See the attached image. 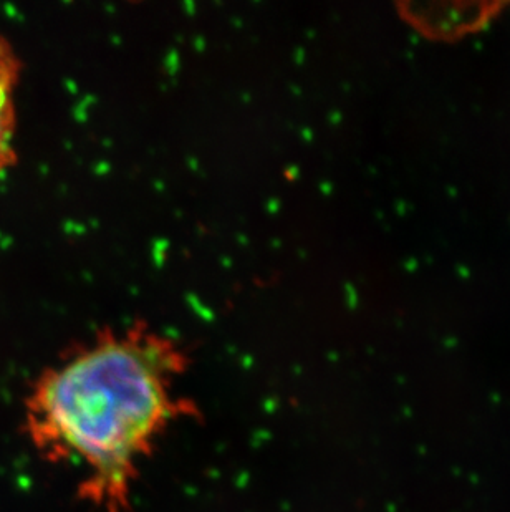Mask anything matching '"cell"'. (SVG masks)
Segmentation results:
<instances>
[{
    "label": "cell",
    "mask_w": 510,
    "mask_h": 512,
    "mask_svg": "<svg viewBox=\"0 0 510 512\" xmlns=\"http://www.w3.org/2000/svg\"><path fill=\"white\" fill-rule=\"evenodd\" d=\"M183 347L146 327L106 330L40 373L24 428L45 461L82 469L77 493L100 512H128L141 464L171 426L199 415L178 383Z\"/></svg>",
    "instance_id": "obj_1"
},
{
    "label": "cell",
    "mask_w": 510,
    "mask_h": 512,
    "mask_svg": "<svg viewBox=\"0 0 510 512\" xmlns=\"http://www.w3.org/2000/svg\"><path fill=\"white\" fill-rule=\"evenodd\" d=\"M20 62L14 47L0 37V174L14 165L17 107L15 88L19 83Z\"/></svg>",
    "instance_id": "obj_2"
}]
</instances>
